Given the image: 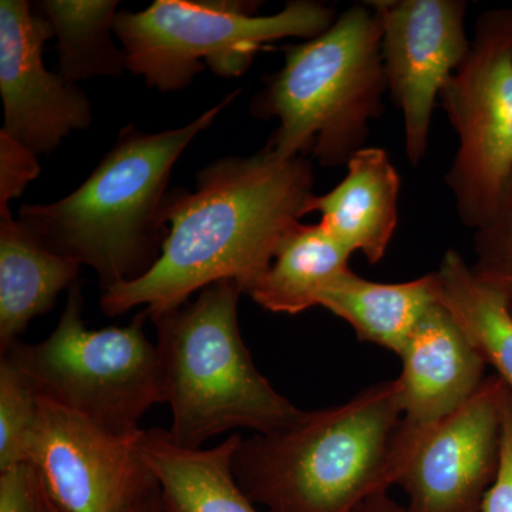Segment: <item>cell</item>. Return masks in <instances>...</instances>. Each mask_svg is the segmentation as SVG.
Segmentation results:
<instances>
[{
    "instance_id": "1",
    "label": "cell",
    "mask_w": 512,
    "mask_h": 512,
    "mask_svg": "<svg viewBox=\"0 0 512 512\" xmlns=\"http://www.w3.org/2000/svg\"><path fill=\"white\" fill-rule=\"evenodd\" d=\"M315 175L306 157L276 156L269 147L202 168L194 191H170V232L153 268L103 289L106 316L146 306L157 318L215 282L237 281L244 293L264 275L279 242L305 217Z\"/></svg>"
},
{
    "instance_id": "2",
    "label": "cell",
    "mask_w": 512,
    "mask_h": 512,
    "mask_svg": "<svg viewBox=\"0 0 512 512\" xmlns=\"http://www.w3.org/2000/svg\"><path fill=\"white\" fill-rule=\"evenodd\" d=\"M407 454L396 379L241 439L232 470L252 503L269 512H355L399 483Z\"/></svg>"
},
{
    "instance_id": "3",
    "label": "cell",
    "mask_w": 512,
    "mask_h": 512,
    "mask_svg": "<svg viewBox=\"0 0 512 512\" xmlns=\"http://www.w3.org/2000/svg\"><path fill=\"white\" fill-rule=\"evenodd\" d=\"M239 92L187 126L144 133L133 124L72 194L52 204L23 205L19 221L56 254L87 265L101 289L147 274L168 237V183L178 158Z\"/></svg>"
},
{
    "instance_id": "4",
    "label": "cell",
    "mask_w": 512,
    "mask_h": 512,
    "mask_svg": "<svg viewBox=\"0 0 512 512\" xmlns=\"http://www.w3.org/2000/svg\"><path fill=\"white\" fill-rule=\"evenodd\" d=\"M382 37L379 12L366 2L322 35L282 47L284 67L251 104L258 119L279 120L266 147L284 160L311 154L322 167L348 165L384 111Z\"/></svg>"
},
{
    "instance_id": "5",
    "label": "cell",
    "mask_w": 512,
    "mask_h": 512,
    "mask_svg": "<svg viewBox=\"0 0 512 512\" xmlns=\"http://www.w3.org/2000/svg\"><path fill=\"white\" fill-rule=\"evenodd\" d=\"M237 281L215 282L187 302L151 319L163 366L171 437L201 448L211 437L235 429L271 434L303 413L256 369L242 340Z\"/></svg>"
},
{
    "instance_id": "6",
    "label": "cell",
    "mask_w": 512,
    "mask_h": 512,
    "mask_svg": "<svg viewBox=\"0 0 512 512\" xmlns=\"http://www.w3.org/2000/svg\"><path fill=\"white\" fill-rule=\"evenodd\" d=\"M258 2L157 0L141 12H117L113 32L127 69L163 93L190 86L210 67L218 77L242 76L256 53L275 40L313 39L335 23L332 6L293 0L275 15L259 16Z\"/></svg>"
},
{
    "instance_id": "7",
    "label": "cell",
    "mask_w": 512,
    "mask_h": 512,
    "mask_svg": "<svg viewBox=\"0 0 512 512\" xmlns=\"http://www.w3.org/2000/svg\"><path fill=\"white\" fill-rule=\"evenodd\" d=\"M82 286L69 289L66 308L49 338L36 345L18 342L9 357L37 396L62 404L120 436H137L140 420L167 403L157 345L148 340L146 311L127 326L87 329Z\"/></svg>"
},
{
    "instance_id": "8",
    "label": "cell",
    "mask_w": 512,
    "mask_h": 512,
    "mask_svg": "<svg viewBox=\"0 0 512 512\" xmlns=\"http://www.w3.org/2000/svg\"><path fill=\"white\" fill-rule=\"evenodd\" d=\"M439 99L458 137L446 184L461 224L476 231L493 218L512 171V6L478 16Z\"/></svg>"
},
{
    "instance_id": "9",
    "label": "cell",
    "mask_w": 512,
    "mask_h": 512,
    "mask_svg": "<svg viewBox=\"0 0 512 512\" xmlns=\"http://www.w3.org/2000/svg\"><path fill=\"white\" fill-rule=\"evenodd\" d=\"M141 433H111L82 414L37 396V416L26 448L28 464L70 512H128L157 488L138 447Z\"/></svg>"
},
{
    "instance_id": "10",
    "label": "cell",
    "mask_w": 512,
    "mask_h": 512,
    "mask_svg": "<svg viewBox=\"0 0 512 512\" xmlns=\"http://www.w3.org/2000/svg\"><path fill=\"white\" fill-rule=\"evenodd\" d=\"M510 396L504 380L490 376L439 423L421 430L406 424L412 444L397 485L409 497L407 512H480L500 466Z\"/></svg>"
},
{
    "instance_id": "11",
    "label": "cell",
    "mask_w": 512,
    "mask_h": 512,
    "mask_svg": "<svg viewBox=\"0 0 512 512\" xmlns=\"http://www.w3.org/2000/svg\"><path fill=\"white\" fill-rule=\"evenodd\" d=\"M382 19L387 92L402 111L404 150L419 167L429 150L431 119L441 89L466 59L463 0H372Z\"/></svg>"
},
{
    "instance_id": "12",
    "label": "cell",
    "mask_w": 512,
    "mask_h": 512,
    "mask_svg": "<svg viewBox=\"0 0 512 512\" xmlns=\"http://www.w3.org/2000/svg\"><path fill=\"white\" fill-rule=\"evenodd\" d=\"M52 37V23L29 2H0L2 133L36 157L49 156L72 131L93 123L89 97L43 63V46Z\"/></svg>"
},
{
    "instance_id": "13",
    "label": "cell",
    "mask_w": 512,
    "mask_h": 512,
    "mask_svg": "<svg viewBox=\"0 0 512 512\" xmlns=\"http://www.w3.org/2000/svg\"><path fill=\"white\" fill-rule=\"evenodd\" d=\"M400 359V402L403 419L412 429L439 423L471 399L487 379L483 359L441 302L420 320Z\"/></svg>"
},
{
    "instance_id": "14",
    "label": "cell",
    "mask_w": 512,
    "mask_h": 512,
    "mask_svg": "<svg viewBox=\"0 0 512 512\" xmlns=\"http://www.w3.org/2000/svg\"><path fill=\"white\" fill-rule=\"evenodd\" d=\"M346 167V177L332 191L309 198L305 214L319 212V224L330 237L377 264L399 220L400 175L383 148H362Z\"/></svg>"
},
{
    "instance_id": "15",
    "label": "cell",
    "mask_w": 512,
    "mask_h": 512,
    "mask_svg": "<svg viewBox=\"0 0 512 512\" xmlns=\"http://www.w3.org/2000/svg\"><path fill=\"white\" fill-rule=\"evenodd\" d=\"M241 434L212 448L180 446L163 429L143 430L138 447L156 477L164 512H259L232 470Z\"/></svg>"
},
{
    "instance_id": "16",
    "label": "cell",
    "mask_w": 512,
    "mask_h": 512,
    "mask_svg": "<svg viewBox=\"0 0 512 512\" xmlns=\"http://www.w3.org/2000/svg\"><path fill=\"white\" fill-rule=\"evenodd\" d=\"M80 264L52 251L32 229L0 211V353L37 316L55 308L57 296L76 284Z\"/></svg>"
},
{
    "instance_id": "17",
    "label": "cell",
    "mask_w": 512,
    "mask_h": 512,
    "mask_svg": "<svg viewBox=\"0 0 512 512\" xmlns=\"http://www.w3.org/2000/svg\"><path fill=\"white\" fill-rule=\"evenodd\" d=\"M437 303L440 281L436 272L400 284H379L350 268L319 298V306L346 320L359 340L399 356L420 320Z\"/></svg>"
},
{
    "instance_id": "18",
    "label": "cell",
    "mask_w": 512,
    "mask_h": 512,
    "mask_svg": "<svg viewBox=\"0 0 512 512\" xmlns=\"http://www.w3.org/2000/svg\"><path fill=\"white\" fill-rule=\"evenodd\" d=\"M352 252L322 225H293L248 295L266 311L298 315L319 306L325 289L350 268Z\"/></svg>"
},
{
    "instance_id": "19",
    "label": "cell",
    "mask_w": 512,
    "mask_h": 512,
    "mask_svg": "<svg viewBox=\"0 0 512 512\" xmlns=\"http://www.w3.org/2000/svg\"><path fill=\"white\" fill-rule=\"evenodd\" d=\"M436 274L441 305L485 365L494 367L512 397V313L504 296L477 278L454 249L444 254Z\"/></svg>"
},
{
    "instance_id": "20",
    "label": "cell",
    "mask_w": 512,
    "mask_h": 512,
    "mask_svg": "<svg viewBox=\"0 0 512 512\" xmlns=\"http://www.w3.org/2000/svg\"><path fill=\"white\" fill-rule=\"evenodd\" d=\"M117 0H45L37 9L55 29L60 74L76 84L93 77H120L127 69L123 49L114 43Z\"/></svg>"
},
{
    "instance_id": "21",
    "label": "cell",
    "mask_w": 512,
    "mask_h": 512,
    "mask_svg": "<svg viewBox=\"0 0 512 512\" xmlns=\"http://www.w3.org/2000/svg\"><path fill=\"white\" fill-rule=\"evenodd\" d=\"M37 394L9 357L0 360V471L28 464Z\"/></svg>"
},
{
    "instance_id": "22",
    "label": "cell",
    "mask_w": 512,
    "mask_h": 512,
    "mask_svg": "<svg viewBox=\"0 0 512 512\" xmlns=\"http://www.w3.org/2000/svg\"><path fill=\"white\" fill-rule=\"evenodd\" d=\"M473 251L474 274L504 296L512 313V171L493 218L474 231Z\"/></svg>"
},
{
    "instance_id": "23",
    "label": "cell",
    "mask_w": 512,
    "mask_h": 512,
    "mask_svg": "<svg viewBox=\"0 0 512 512\" xmlns=\"http://www.w3.org/2000/svg\"><path fill=\"white\" fill-rule=\"evenodd\" d=\"M0 512H70L53 497L32 464L0 471Z\"/></svg>"
},
{
    "instance_id": "24",
    "label": "cell",
    "mask_w": 512,
    "mask_h": 512,
    "mask_svg": "<svg viewBox=\"0 0 512 512\" xmlns=\"http://www.w3.org/2000/svg\"><path fill=\"white\" fill-rule=\"evenodd\" d=\"M39 174L37 157L0 131V211L9 210V202Z\"/></svg>"
},
{
    "instance_id": "25",
    "label": "cell",
    "mask_w": 512,
    "mask_h": 512,
    "mask_svg": "<svg viewBox=\"0 0 512 512\" xmlns=\"http://www.w3.org/2000/svg\"><path fill=\"white\" fill-rule=\"evenodd\" d=\"M480 512H512V397L505 406L500 466Z\"/></svg>"
},
{
    "instance_id": "26",
    "label": "cell",
    "mask_w": 512,
    "mask_h": 512,
    "mask_svg": "<svg viewBox=\"0 0 512 512\" xmlns=\"http://www.w3.org/2000/svg\"><path fill=\"white\" fill-rule=\"evenodd\" d=\"M355 512H407V510L390 500L386 494H380L360 505Z\"/></svg>"
},
{
    "instance_id": "27",
    "label": "cell",
    "mask_w": 512,
    "mask_h": 512,
    "mask_svg": "<svg viewBox=\"0 0 512 512\" xmlns=\"http://www.w3.org/2000/svg\"><path fill=\"white\" fill-rule=\"evenodd\" d=\"M128 512H164L163 505H161L160 493H158V485L156 490L151 491L143 500L138 501Z\"/></svg>"
}]
</instances>
